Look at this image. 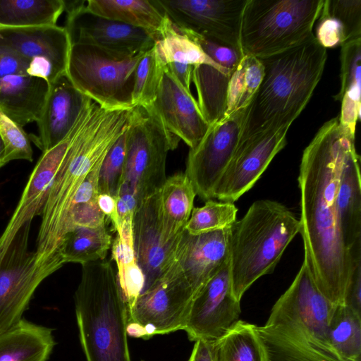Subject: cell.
Masks as SVG:
<instances>
[{"label": "cell", "mask_w": 361, "mask_h": 361, "mask_svg": "<svg viewBox=\"0 0 361 361\" xmlns=\"http://www.w3.org/2000/svg\"><path fill=\"white\" fill-rule=\"evenodd\" d=\"M355 135L338 116L324 123L303 151L298 176L304 258L318 289L335 305L346 303L354 262L343 244L336 197L356 151Z\"/></svg>", "instance_id": "6da1fadb"}, {"label": "cell", "mask_w": 361, "mask_h": 361, "mask_svg": "<svg viewBox=\"0 0 361 361\" xmlns=\"http://www.w3.org/2000/svg\"><path fill=\"white\" fill-rule=\"evenodd\" d=\"M135 109L105 110L92 101L52 180L41 214L36 240V262L53 274L64 264L61 247L68 233L73 200L88 173L102 163L113 145L128 130Z\"/></svg>", "instance_id": "7a4b0ae2"}, {"label": "cell", "mask_w": 361, "mask_h": 361, "mask_svg": "<svg viewBox=\"0 0 361 361\" xmlns=\"http://www.w3.org/2000/svg\"><path fill=\"white\" fill-rule=\"evenodd\" d=\"M336 305L318 289L304 258L289 288L257 326L267 361H345L334 348L329 325Z\"/></svg>", "instance_id": "3957f363"}, {"label": "cell", "mask_w": 361, "mask_h": 361, "mask_svg": "<svg viewBox=\"0 0 361 361\" xmlns=\"http://www.w3.org/2000/svg\"><path fill=\"white\" fill-rule=\"evenodd\" d=\"M259 59L264 75L245 109L239 142L261 133L291 126L309 103L322 78L327 51L312 35L290 49Z\"/></svg>", "instance_id": "277c9868"}, {"label": "cell", "mask_w": 361, "mask_h": 361, "mask_svg": "<svg viewBox=\"0 0 361 361\" xmlns=\"http://www.w3.org/2000/svg\"><path fill=\"white\" fill-rule=\"evenodd\" d=\"M74 300L86 361H131L126 304L111 262L100 260L82 264Z\"/></svg>", "instance_id": "5b68a950"}, {"label": "cell", "mask_w": 361, "mask_h": 361, "mask_svg": "<svg viewBox=\"0 0 361 361\" xmlns=\"http://www.w3.org/2000/svg\"><path fill=\"white\" fill-rule=\"evenodd\" d=\"M300 227V219L288 208L269 200L253 202L231 226L229 271L238 300L258 279L273 272Z\"/></svg>", "instance_id": "8992f818"}, {"label": "cell", "mask_w": 361, "mask_h": 361, "mask_svg": "<svg viewBox=\"0 0 361 361\" xmlns=\"http://www.w3.org/2000/svg\"><path fill=\"white\" fill-rule=\"evenodd\" d=\"M324 0H247L241 21L244 55L265 59L284 52L313 34Z\"/></svg>", "instance_id": "52a82bcc"}, {"label": "cell", "mask_w": 361, "mask_h": 361, "mask_svg": "<svg viewBox=\"0 0 361 361\" xmlns=\"http://www.w3.org/2000/svg\"><path fill=\"white\" fill-rule=\"evenodd\" d=\"M180 139L164 126L152 105L137 106L126 131V155L118 190L133 194L139 204L159 191L165 182L169 151Z\"/></svg>", "instance_id": "ba28073f"}, {"label": "cell", "mask_w": 361, "mask_h": 361, "mask_svg": "<svg viewBox=\"0 0 361 361\" xmlns=\"http://www.w3.org/2000/svg\"><path fill=\"white\" fill-rule=\"evenodd\" d=\"M143 54L121 58L93 46L71 44L66 75L81 93L101 108L132 109L135 68Z\"/></svg>", "instance_id": "9c48e42d"}, {"label": "cell", "mask_w": 361, "mask_h": 361, "mask_svg": "<svg viewBox=\"0 0 361 361\" xmlns=\"http://www.w3.org/2000/svg\"><path fill=\"white\" fill-rule=\"evenodd\" d=\"M195 295L175 259L127 308V334L149 339L183 330Z\"/></svg>", "instance_id": "30bf717a"}, {"label": "cell", "mask_w": 361, "mask_h": 361, "mask_svg": "<svg viewBox=\"0 0 361 361\" xmlns=\"http://www.w3.org/2000/svg\"><path fill=\"white\" fill-rule=\"evenodd\" d=\"M30 225L20 228L0 257V333L23 319L36 289L50 276L28 250Z\"/></svg>", "instance_id": "8fae6325"}, {"label": "cell", "mask_w": 361, "mask_h": 361, "mask_svg": "<svg viewBox=\"0 0 361 361\" xmlns=\"http://www.w3.org/2000/svg\"><path fill=\"white\" fill-rule=\"evenodd\" d=\"M152 1L180 30L242 50L240 28L247 0Z\"/></svg>", "instance_id": "7c38bea8"}, {"label": "cell", "mask_w": 361, "mask_h": 361, "mask_svg": "<svg viewBox=\"0 0 361 361\" xmlns=\"http://www.w3.org/2000/svg\"><path fill=\"white\" fill-rule=\"evenodd\" d=\"M63 1L71 44L93 46L121 58L143 54L154 45V39L144 30L90 13L85 1Z\"/></svg>", "instance_id": "4fadbf2b"}, {"label": "cell", "mask_w": 361, "mask_h": 361, "mask_svg": "<svg viewBox=\"0 0 361 361\" xmlns=\"http://www.w3.org/2000/svg\"><path fill=\"white\" fill-rule=\"evenodd\" d=\"M245 109L210 125L200 142L190 148L185 174L204 200L213 192L238 145Z\"/></svg>", "instance_id": "5bb4252c"}, {"label": "cell", "mask_w": 361, "mask_h": 361, "mask_svg": "<svg viewBox=\"0 0 361 361\" xmlns=\"http://www.w3.org/2000/svg\"><path fill=\"white\" fill-rule=\"evenodd\" d=\"M240 301L234 296L228 259L194 298L183 330L190 341L214 343L239 319Z\"/></svg>", "instance_id": "9a60e30c"}, {"label": "cell", "mask_w": 361, "mask_h": 361, "mask_svg": "<svg viewBox=\"0 0 361 361\" xmlns=\"http://www.w3.org/2000/svg\"><path fill=\"white\" fill-rule=\"evenodd\" d=\"M0 37L28 61V75L51 84L66 74L71 44L65 27H1Z\"/></svg>", "instance_id": "2e32d148"}, {"label": "cell", "mask_w": 361, "mask_h": 361, "mask_svg": "<svg viewBox=\"0 0 361 361\" xmlns=\"http://www.w3.org/2000/svg\"><path fill=\"white\" fill-rule=\"evenodd\" d=\"M288 129L266 131L239 142L214 188L213 199L234 203L251 189L286 146Z\"/></svg>", "instance_id": "e0dca14e"}, {"label": "cell", "mask_w": 361, "mask_h": 361, "mask_svg": "<svg viewBox=\"0 0 361 361\" xmlns=\"http://www.w3.org/2000/svg\"><path fill=\"white\" fill-rule=\"evenodd\" d=\"M92 101L87 104L68 135L55 147L42 152L0 237V257L20 228L26 223H31L36 216H41L54 177L71 141L85 121L90 109Z\"/></svg>", "instance_id": "ac0fdd59"}, {"label": "cell", "mask_w": 361, "mask_h": 361, "mask_svg": "<svg viewBox=\"0 0 361 361\" xmlns=\"http://www.w3.org/2000/svg\"><path fill=\"white\" fill-rule=\"evenodd\" d=\"M183 233L174 239L167 238L164 233L158 192L139 204L133 216V235L136 260L145 279L144 292L175 260Z\"/></svg>", "instance_id": "d6986e66"}, {"label": "cell", "mask_w": 361, "mask_h": 361, "mask_svg": "<svg viewBox=\"0 0 361 361\" xmlns=\"http://www.w3.org/2000/svg\"><path fill=\"white\" fill-rule=\"evenodd\" d=\"M152 107L166 128L190 148L200 142L209 127L191 92L176 81L166 66Z\"/></svg>", "instance_id": "ffe728a7"}, {"label": "cell", "mask_w": 361, "mask_h": 361, "mask_svg": "<svg viewBox=\"0 0 361 361\" xmlns=\"http://www.w3.org/2000/svg\"><path fill=\"white\" fill-rule=\"evenodd\" d=\"M90 100L73 85L66 74L49 84L37 121L39 135L33 137L42 152L55 147L68 135Z\"/></svg>", "instance_id": "44dd1931"}, {"label": "cell", "mask_w": 361, "mask_h": 361, "mask_svg": "<svg viewBox=\"0 0 361 361\" xmlns=\"http://www.w3.org/2000/svg\"><path fill=\"white\" fill-rule=\"evenodd\" d=\"M230 227L199 235L183 231L175 259L195 295L228 259Z\"/></svg>", "instance_id": "7402d4cb"}, {"label": "cell", "mask_w": 361, "mask_h": 361, "mask_svg": "<svg viewBox=\"0 0 361 361\" xmlns=\"http://www.w3.org/2000/svg\"><path fill=\"white\" fill-rule=\"evenodd\" d=\"M49 89V84L42 78L7 75L0 78V109L22 127L37 122Z\"/></svg>", "instance_id": "603a6c76"}, {"label": "cell", "mask_w": 361, "mask_h": 361, "mask_svg": "<svg viewBox=\"0 0 361 361\" xmlns=\"http://www.w3.org/2000/svg\"><path fill=\"white\" fill-rule=\"evenodd\" d=\"M336 204L343 244L351 257L361 251V180L360 156L356 151L343 168Z\"/></svg>", "instance_id": "cb8c5ba5"}, {"label": "cell", "mask_w": 361, "mask_h": 361, "mask_svg": "<svg viewBox=\"0 0 361 361\" xmlns=\"http://www.w3.org/2000/svg\"><path fill=\"white\" fill-rule=\"evenodd\" d=\"M55 344L51 329L23 318L0 333V361H47Z\"/></svg>", "instance_id": "d4e9b609"}, {"label": "cell", "mask_w": 361, "mask_h": 361, "mask_svg": "<svg viewBox=\"0 0 361 361\" xmlns=\"http://www.w3.org/2000/svg\"><path fill=\"white\" fill-rule=\"evenodd\" d=\"M196 192L183 173L166 178L158 191L159 213L164 233L169 239L178 237L185 230Z\"/></svg>", "instance_id": "484cf974"}, {"label": "cell", "mask_w": 361, "mask_h": 361, "mask_svg": "<svg viewBox=\"0 0 361 361\" xmlns=\"http://www.w3.org/2000/svg\"><path fill=\"white\" fill-rule=\"evenodd\" d=\"M341 47V89L334 98L341 102V124L355 134L361 109V37Z\"/></svg>", "instance_id": "4316f807"}, {"label": "cell", "mask_w": 361, "mask_h": 361, "mask_svg": "<svg viewBox=\"0 0 361 361\" xmlns=\"http://www.w3.org/2000/svg\"><path fill=\"white\" fill-rule=\"evenodd\" d=\"M86 9L95 15L144 30L154 39L166 16L148 0H87Z\"/></svg>", "instance_id": "83f0119b"}, {"label": "cell", "mask_w": 361, "mask_h": 361, "mask_svg": "<svg viewBox=\"0 0 361 361\" xmlns=\"http://www.w3.org/2000/svg\"><path fill=\"white\" fill-rule=\"evenodd\" d=\"M231 75L229 73L207 64L193 66L192 81L197 90V102L209 126L224 117Z\"/></svg>", "instance_id": "f1b7e54d"}, {"label": "cell", "mask_w": 361, "mask_h": 361, "mask_svg": "<svg viewBox=\"0 0 361 361\" xmlns=\"http://www.w3.org/2000/svg\"><path fill=\"white\" fill-rule=\"evenodd\" d=\"M154 47L164 66L171 63L207 64L232 74L211 59L193 39L180 30L166 16Z\"/></svg>", "instance_id": "f546056e"}, {"label": "cell", "mask_w": 361, "mask_h": 361, "mask_svg": "<svg viewBox=\"0 0 361 361\" xmlns=\"http://www.w3.org/2000/svg\"><path fill=\"white\" fill-rule=\"evenodd\" d=\"M112 258L117 267L119 285L126 307L132 305L144 292L145 279L135 257L133 224L123 223L112 243Z\"/></svg>", "instance_id": "4dcf8cb0"}, {"label": "cell", "mask_w": 361, "mask_h": 361, "mask_svg": "<svg viewBox=\"0 0 361 361\" xmlns=\"http://www.w3.org/2000/svg\"><path fill=\"white\" fill-rule=\"evenodd\" d=\"M63 0H0V25L9 27L56 25Z\"/></svg>", "instance_id": "1f68e13d"}, {"label": "cell", "mask_w": 361, "mask_h": 361, "mask_svg": "<svg viewBox=\"0 0 361 361\" xmlns=\"http://www.w3.org/2000/svg\"><path fill=\"white\" fill-rule=\"evenodd\" d=\"M256 327L238 320L224 336L212 343L214 361H267Z\"/></svg>", "instance_id": "d6a6232c"}, {"label": "cell", "mask_w": 361, "mask_h": 361, "mask_svg": "<svg viewBox=\"0 0 361 361\" xmlns=\"http://www.w3.org/2000/svg\"><path fill=\"white\" fill-rule=\"evenodd\" d=\"M112 245L106 224L97 227H76L64 237L61 247L63 264L104 260Z\"/></svg>", "instance_id": "836d02e7"}, {"label": "cell", "mask_w": 361, "mask_h": 361, "mask_svg": "<svg viewBox=\"0 0 361 361\" xmlns=\"http://www.w3.org/2000/svg\"><path fill=\"white\" fill-rule=\"evenodd\" d=\"M329 332L334 348L345 361H361V313L348 304L336 305Z\"/></svg>", "instance_id": "e575fe53"}, {"label": "cell", "mask_w": 361, "mask_h": 361, "mask_svg": "<svg viewBox=\"0 0 361 361\" xmlns=\"http://www.w3.org/2000/svg\"><path fill=\"white\" fill-rule=\"evenodd\" d=\"M263 75L264 67L261 61L255 56L245 54L228 81L224 117L248 106L262 82Z\"/></svg>", "instance_id": "d590c367"}, {"label": "cell", "mask_w": 361, "mask_h": 361, "mask_svg": "<svg viewBox=\"0 0 361 361\" xmlns=\"http://www.w3.org/2000/svg\"><path fill=\"white\" fill-rule=\"evenodd\" d=\"M102 164L88 173L76 193L69 215V231L76 227H97L106 224L107 218L101 212L97 202Z\"/></svg>", "instance_id": "8d00e7d4"}, {"label": "cell", "mask_w": 361, "mask_h": 361, "mask_svg": "<svg viewBox=\"0 0 361 361\" xmlns=\"http://www.w3.org/2000/svg\"><path fill=\"white\" fill-rule=\"evenodd\" d=\"M164 67L154 47L145 52L135 68L132 93L133 106L147 107L153 104L162 80Z\"/></svg>", "instance_id": "74e56055"}, {"label": "cell", "mask_w": 361, "mask_h": 361, "mask_svg": "<svg viewBox=\"0 0 361 361\" xmlns=\"http://www.w3.org/2000/svg\"><path fill=\"white\" fill-rule=\"evenodd\" d=\"M237 212L233 202L207 200L202 207L192 209L185 230L199 235L230 227L236 221Z\"/></svg>", "instance_id": "f35d334b"}, {"label": "cell", "mask_w": 361, "mask_h": 361, "mask_svg": "<svg viewBox=\"0 0 361 361\" xmlns=\"http://www.w3.org/2000/svg\"><path fill=\"white\" fill-rule=\"evenodd\" d=\"M0 137L4 145V161L23 159L32 161L33 151L23 127L0 109Z\"/></svg>", "instance_id": "ab89813d"}, {"label": "cell", "mask_w": 361, "mask_h": 361, "mask_svg": "<svg viewBox=\"0 0 361 361\" xmlns=\"http://www.w3.org/2000/svg\"><path fill=\"white\" fill-rule=\"evenodd\" d=\"M126 131L113 145L102 161L98 179L99 194L115 197L117 193L123 171Z\"/></svg>", "instance_id": "60d3db41"}, {"label": "cell", "mask_w": 361, "mask_h": 361, "mask_svg": "<svg viewBox=\"0 0 361 361\" xmlns=\"http://www.w3.org/2000/svg\"><path fill=\"white\" fill-rule=\"evenodd\" d=\"M324 5L342 24L345 42L361 37L360 0H324Z\"/></svg>", "instance_id": "b9f144b4"}, {"label": "cell", "mask_w": 361, "mask_h": 361, "mask_svg": "<svg viewBox=\"0 0 361 361\" xmlns=\"http://www.w3.org/2000/svg\"><path fill=\"white\" fill-rule=\"evenodd\" d=\"M181 31L193 39L211 59L231 73H233L236 68L244 56L243 51L240 49L210 39L190 31Z\"/></svg>", "instance_id": "7bdbcfd3"}, {"label": "cell", "mask_w": 361, "mask_h": 361, "mask_svg": "<svg viewBox=\"0 0 361 361\" xmlns=\"http://www.w3.org/2000/svg\"><path fill=\"white\" fill-rule=\"evenodd\" d=\"M317 19L314 37L321 46L332 48L345 42L342 24L329 13L324 4Z\"/></svg>", "instance_id": "ee69618b"}, {"label": "cell", "mask_w": 361, "mask_h": 361, "mask_svg": "<svg viewBox=\"0 0 361 361\" xmlns=\"http://www.w3.org/2000/svg\"><path fill=\"white\" fill-rule=\"evenodd\" d=\"M27 66L28 61L0 37V78L7 75L27 74Z\"/></svg>", "instance_id": "f6af8a7d"}, {"label": "cell", "mask_w": 361, "mask_h": 361, "mask_svg": "<svg viewBox=\"0 0 361 361\" xmlns=\"http://www.w3.org/2000/svg\"><path fill=\"white\" fill-rule=\"evenodd\" d=\"M346 303L361 313V258L353 265Z\"/></svg>", "instance_id": "bcb514c9"}, {"label": "cell", "mask_w": 361, "mask_h": 361, "mask_svg": "<svg viewBox=\"0 0 361 361\" xmlns=\"http://www.w3.org/2000/svg\"><path fill=\"white\" fill-rule=\"evenodd\" d=\"M97 202L101 212L110 220L117 233L121 229V222L116 198L109 195L99 194Z\"/></svg>", "instance_id": "7dc6e473"}, {"label": "cell", "mask_w": 361, "mask_h": 361, "mask_svg": "<svg viewBox=\"0 0 361 361\" xmlns=\"http://www.w3.org/2000/svg\"><path fill=\"white\" fill-rule=\"evenodd\" d=\"M166 66L176 81L186 91L190 92L192 73L194 66L187 63H171Z\"/></svg>", "instance_id": "c3c4849f"}, {"label": "cell", "mask_w": 361, "mask_h": 361, "mask_svg": "<svg viewBox=\"0 0 361 361\" xmlns=\"http://www.w3.org/2000/svg\"><path fill=\"white\" fill-rule=\"evenodd\" d=\"M188 361H214L212 343L195 341Z\"/></svg>", "instance_id": "681fc988"}, {"label": "cell", "mask_w": 361, "mask_h": 361, "mask_svg": "<svg viewBox=\"0 0 361 361\" xmlns=\"http://www.w3.org/2000/svg\"><path fill=\"white\" fill-rule=\"evenodd\" d=\"M4 145H3L1 137H0V169L6 164L4 161Z\"/></svg>", "instance_id": "f907efd6"}, {"label": "cell", "mask_w": 361, "mask_h": 361, "mask_svg": "<svg viewBox=\"0 0 361 361\" xmlns=\"http://www.w3.org/2000/svg\"><path fill=\"white\" fill-rule=\"evenodd\" d=\"M2 26L0 25V27H1Z\"/></svg>", "instance_id": "816d5d0a"}]
</instances>
